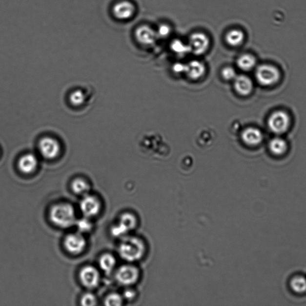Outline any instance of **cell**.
<instances>
[{
	"instance_id": "cell-1",
	"label": "cell",
	"mask_w": 306,
	"mask_h": 306,
	"mask_svg": "<svg viewBox=\"0 0 306 306\" xmlns=\"http://www.w3.org/2000/svg\"><path fill=\"white\" fill-rule=\"evenodd\" d=\"M49 217L53 224L62 228L71 227L75 225L77 221L75 209L67 203L53 206L50 210Z\"/></svg>"
},
{
	"instance_id": "cell-2",
	"label": "cell",
	"mask_w": 306,
	"mask_h": 306,
	"mask_svg": "<svg viewBox=\"0 0 306 306\" xmlns=\"http://www.w3.org/2000/svg\"><path fill=\"white\" fill-rule=\"evenodd\" d=\"M280 77V72L273 65H260L255 72L257 81L263 86H270L275 84L279 81Z\"/></svg>"
},
{
	"instance_id": "cell-3",
	"label": "cell",
	"mask_w": 306,
	"mask_h": 306,
	"mask_svg": "<svg viewBox=\"0 0 306 306\" xmlns=\"http://www.w3.org/2000/svg\"><path fill=\"white\" fill-rule=\"evenodd\" d=\"M291 119L288 114L284 111H277L273 113L268 119V128L276 134H282L288 129Z\"/></svg>"
},
{
	"instance_id": "cell-4",
	"label": "cell",
	"mask_w": 306,
	"mask_h": 306,
	"mask_svg": "<svg viewBox=\"0 0 306 306\" xmlns=\"http://www.w3.org/2000/svg\"><path fill=\"white\" fill-rule=\"evenodd\" d=\"M143 245L137 239H127L119 247V253L123 259L133 261L138 259L143 253Z\"/></svg>"
},
{
	"instance_id": "cell-5",
	"label": "cell",
	"mask_w": 306,
	"mask_h": 306,
	"mask_svg": "<svg viewBox=\"0 0 306 306\" xmlns=\"http://www.w3.org/2000/svg\"><path fill=\"white\" fill-rule=\"evenodd\" d=\"M63 244L65 249L69 253L79 255L83 252L86 248L87 242L82 234L78 231L66 236Z\"/></svg>"
},
{
	"instance_id": "cell-6",
	"label": "cell",
	"mask_w": 306,
	"mask_h": 306,
	"mask_svg": "<svg viewBox=\"0 0 306 306\" xmlns=\"http://www.w3.org/2000/svg\"><path fill=\"white\" fill-rule=\"evenodd\" d=\"M39 148L41 155L47 159L57 158L61 152L60 143L52 137L42 138L40 141Z\"/></svg>"
},
{
	"instance_id": "cell-7",
	"label": "cell",
	"mask_w": 306,
	"mask_h": 306,
	"mask_svg": "<svg viewBox=\"0 0 306 306\" xmlns=\"http://www.w3.org/2000/svg\"><path fill=\"white\" fill-rule=\"evenodd\" d=\"M79 276L82 286L87 288L94 289L100 284V271L94 266H85L81 270Z\"/></svg>"
},
{
	"instance_id": "cell-8",
	"label": "cell",
	"mask_w": 306,
	"mask_h": 306,
	"mask_svg": "<svg viewBox=\"0 0 306 306\" xmlns=\"http://www.w3.org/2000/svg\"><path fill=\"white\" fill-rule=\"evenodd\" d=\"M101 204L97 197L86 194L80 202V209L84 217L92 218L99 214Z\"/></svg>"
},
{
	"instance_id": "cell-9",
	"label": "cell",
	"mask_w": 306,
	"mask_h": 306,
	"mask_svg": "<svg viewBox=\"0 0 306 306\" xmlns=\"http://www.w3.org/2000/svg\"><path fill=\"white\" fill-rule=\"evenodd\" d=\"M189 44L191 51L196 55H202L205 53L209 46L208 37L202 33H195L191 34L189 39Z\"/></svg>"
},
{
	"instance_id": "cell-10",
	"label": "cell",
	"mask_w": 306,
	"mask_h": 306,
	"mask_svg": "<svg viewBox=\"0 0 306 306\" xmlns=\"http://www.w3.org/2000/svg\"><path fill=\"white\" fill-rule=\"evenodd\" d=\"M39 161L37 157L34 154L28 153L19 159L18 166L21 172L25 174L33 173L38 166Z\"/></svg>"
},
{
	"instance_id": "cell-11",
	"label": "cell",
	"mask_w": 306,
	"mask_h": 306,
	"mask_svg": "<svg viewBox=\"0 0 306 306\" xmlns=\"http://www.w3.org/2000/svg\"><path fill=\"white\" fill-rule=\"evenodd\" d=\"M137 277V268L129 265H124L120 268L116 275L119 283L124 286L134 283Z\"/></svg>"
},
{
	"instance_id": "cell-12",
	"label": "cell",
	"mask_w": 306,
	"mask_h": 306,
	"mask_svg": "<svg viewBox=\"0 0 306 306\" xmlns=\"http://www.w3.org/2000/svg\"><path fill=\"white\" fill-rule=\"evenodd\" d=\"M135 7L129 1H122L116 3L113 8L114 17L121 20H128L134 15Z\"/></svg>"
},
{
	"instance_id": "cell-13",
	"label": "cell",
	"mask_w": 306,
	"mask_h": 306,
	"mask_svg": "<svg viewBox=\"0 0 306 306\" xmlns=\"http://www.w3.org/2000/svg\"><path fill=\"white\" fill-rule=\"evenodd\" d=\"M135 37L140 43L144 45L154 44L158 37L156 31L147 25L138 27L135 31Z\"/></svg>"
},
{
	"instance_id": "cell-14",
	"label": "cell",
	"mask_w": 306,
	"mask_h": 306,
	"mask_svg": "<svg viewBox=\"0 0 306 306\" xmlns=\"http://www.w3.org/2000/svg\"><path fill=\"white\" fill-rule=\"evenodd\" d=\"M242 139L246 144L255 146L260 144L263 140L262 131L256 127H247L242 134Z\"/></svg>"
},
{
	"instance_id": "cell-15",
	"label": "cell",
	"mask_w": 306,
	"mask_h": 306,
	"mask_svg": "<svg viewBox=\"0 0 306 306\" xmlns=\"http://www.w3.org/2000/svg\"><path fill=\"white\" fill-rule=\"evenodd\" d=\"M234 85L237 93L242 96L249 95L253 89V82L249 77L245 75L237 76Z\"/></svg>"
},
{
	"instance_id": "cell-16",
	"label": "cell",
	"mask_w": 306,
	"mask_h": 306,
	"mask_svg": "<svg viewBox=\"0 0 306 306\" xmlns=\"http://www.w3.org/2000/svg\"><path fill=\"white\" fill-rule=\"evenodd\" d=\"M205 70V66L203 62L194 60L190 61L185 65V73L190 79L196 81L204 75Z\"/></svg>"
},
{
	"instance_id": "cell-17",
	"label": "cell",
	"mask_w": 306,
	"mask_h": 306,
	"mask_svg": "<svg viewBox=\"0 0 306 306\" xmlns=\"http://www.w3.org/2000/svg\"><path fill=\"white\" fill-rule=\"evenodd\" d=\"M134 219L132 215L129 214L122 215L119 224L114 226L111 229L113 235L119 237L124 235L127 231L131 229L134 225Z\"/></svg>"
},
{
	"instance_id": "cell-18",
	"label": "cell",
	"mask_w": 306,
	"mask_h": 306,
	"mask_svg": "<svg viewBox=\"0 0 306 306\" xmlns=\"http://www.w3.org/2000/svg\"><path fill=\"white\" fill-rule=\"evenodd\" d=\"M289 286L295 293L305 294L306 292V277L300 275L292 277L290 281Z\"/></svg>"
},
{
	"instance_id": "cell-19",
	"label": "cell",
	"mask_w": 306,
	"mask_h": 306,
	"mask_svg": "<svg viewBox=\"0 0 306 306\" xmlns=\"http://www.w3.org/2000/svg\"><path fill=\"white\" fill-rule=\"evenodd\" d=\"M270 151L276 156L283 155L287 150V143L282 138L275 137L268 143Z\"/></svg>"
},
{
	"instance_id": "cell-20",
	"label": "cell",
	"mask_w": 306,
	"mask_h": 306,
	"mask_svg": "<svg viewBox=\"0 0 306 306\" xmlns=\"http://www.w3.org/2000/svg\"><path fill=\"white\" fill-rule=\"evenodd\" d=\"M116 265L115 257L110 254H105L100 257L99 265L101 270L106 274H110Z\"/></svg>"
},
{
	"instance_id": "cell-21",
	"label": "cell",
	"mask_w": 306,
	"mask_h": 306,
	"mask_svg": "<svg viewBox=\"0 0 306 306\" xmlns=\"http://www.w3.org/2000/svg\"><path fill=\"white\" fill-rule=\"evenodd\" d=\"M71 188L74 193L84 196L89 194L90 186L86 180L77 178L71 183Z\"/></svg>"
},
{
	"instance_id": "cell-22",
	"label": "cell",
	"mask_w": 306,
	"mask_h": 306,
	"mask_svg": "<svg viewBox=\"0 0 306 306\" xmlns=\"http://www.w3.org/2000/svg\"><path fill=\"white\" fill-rule=\"evenodd\" d=\"M245 36L243 32L239 30H232L226 34L225 40L227 43L231 46H240L244 41Z\"/></svg>"
},
{
	"instance_id": "cell-23",
	"label": "cell",
	"mask_w": 306,
	"mask_h": 306,
	"mask_svg": "<svg viewBox=\"0 0 306 306\" xmlns=\"http://www.w3.org/2000/svg\"><path fill=\"white\" fill-rule=\"evenodd\" d=\"M256 59L254 56L245 54L238 58L237 64L242 70L247 71L253 69L256 65Z\"/></svg>"
},
{
	"instance_id": "cell-24",
	"label": "cell",
	"mask_w": 306,
	"mask_h": 306,
	"mask_svg": "<svg viewBox=\"0 0 306 306\" xmlns=\"http://www.w3.org/2000/svg\"><path fill=\"white\" fill-rule=\"evenodd\" d=\"M171 46L173 51L180 55H185L191 51L190 44H185L180 40H174Z\"/></svg>"
},
{
	"instance_id": "cell-25",
	"label": "cell",
	"mask_w": 306,
	"mask_h": 306,
	"mask_svg": "<svg viewBox=\"0 0 306 306\" xmlns=\"http://www.w3.org/2000/svg\"><path fill=\"white\" fill-rule=\"evenodd\" d=\"M89 218L84 217L81 219L77 220L75 225L79 232L84 233L89 232L92 229L93 224Z\"/></svg>"
},
{
	"instance_id": "cell-26",
	"label": "cell",
	"mask_w": 306,
	"mask_h": 306,
	"mask_svg": "<svg viewBox=\"0 0 306 306\" xmlns=\"http://www.w3.org/2000/svg\"><path fill=\"white\" fill-rule=\"evenodd\" d=\"M86 100V95L81 90H76L71 93L70 96V102L73 105L80 106L84 103Z\"/></svg>"
},
{
	"instance_id": "cell-27",
	"label": "cell",
	"mask_w": 306,
	"mask_h": 306,
	"mask_svg": "<svg viewBox=\"0 0 306 306\" xmlns=\"http://www.w3.org/2000/svg\"><path fill=\"white\" fill-rule=\"evenodd\" d=\"M123 300L121 295L118 294H111L108 295L104 301V304L108 306H120L122 304Z\"/></svg>"
},
{
	"instance_id": "cell-28",
	"label": "cell",
	"mask_w": 306,
	"mask_h": 306,
	"mask_svg": "<svg viewBox=\"0 0 306 306\" xmlns=\"http://www.w3.org/2000/svg\"><path fill=\"white\" fill-rule=\"evenodd\" d=\"M81 303V305L83 306H96L98 304V300L94 294L86 293L82 295Z\"/></svg>"
},
{
	"instance_id": "cell-29",
	"label": "cell",
	"mask_w": 306,
	"mask_h": 306,
	"mask_svg": "<svg viewBox=\"0 0 306 306\" xmlns=\"http://www.w3.org/2000/svg\"><path fill=\"white\" fill-rule=\"evenodd\" d=\"M222 75L223 79L228 81L235 80L237 76L235 69L230 67V66H227V67L223 68L222 71Z\"/></svg>"
},
{
	"instance_id": "cell-30",
	"label": "cell",
	"mask_w": 306,
	"mask_h": 306,
	"mask_svg": "<svg viewBox=\"0 0 306 306\" xmlns=\"http://www.w3.org/2000/svg\"><path fill=\"white\" fill-rule=\"evenodd\" d=\"M156 33L158 37L165 38V37H167L171 33V28L168 25L162 24V25L159 26Z\"/></svg>"
},
{
	"instance_id": "cell-31",
	"label": "cell",
	"mask_w": 306,
	"mask_h": 306,
	"mask_svg": "<svg viewBox=\"0 0 306 306\" xmlns=\"http://www.w3.org/2000/svg\"><path fill=\"white\" fill-rule=\"evenodd\" d=\"M185 65L182 63H177L175 64L173 69H174V72L177 73H185Z\"/></svg>"
}]
</instances>
